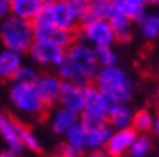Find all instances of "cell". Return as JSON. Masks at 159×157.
Instances as JSON below:
<instances>
[{
	"mask_svg": "<svg viewBox=\"0 0 159 157\" xmlns=\"http://www.w3.org/2000/svg\"><path fill=\"white\" fill-rule=\"evenodd\" d=\"M149 151H151V141H149V138L145 136L143 133L135 136V140L132 143V146H130L129 149V155L132 157H145L149 154Z\"/></svg>",
	"mask_w": 159,
	"mask_h": 157,
	"instance_id": "obj_28",
	"label": "cell"
},
{
	"mask_svg": "<svg viewBox=\"0 0 159 157\" xmlns=\"http://www.w3.org/2000/svg\"><path fill=\"white\" fill-rule=\"evenodd\" d=\"M57 101L61 107L72 111L76 114H80L84 111V87L69 80H61Z\"/></svg>",
	"mask_w": 159,
	"mask_h": 157,
	"instance_id": "obj_8",
	"label": "cell"
},
{
	"mask_svg": "<svg viewBox=\"0 0 159 157\" xmlns=\"http://www.w3.org/2000/svg\"><path fill=\"white\" fill-rule=\"evenodd\" d=\"M113 0H89V18H105L108 20V16L113 13ZM84 20V21H87ZM82 21V23H84Z\"/></svg>",
	"mask_w": 159,
	"mask_h": 157,
	"instance_id": "obj_25",
	"label": "cell"
},
{
	"mask_svg": "<svg viewBox=\"0 0 159 157\" xmlns=\"http://www.w3.org/2000/svg\"><path fill=\"white\" fill-rule=\"evenodd\" d=\"M52 23L68 31H76V26L79 24L71 5L68 2H63V0H53L52 2Z\"/></svg>",
	"mask_w": 159,
	"mask_h": 157,
	"instance_id": "obj_13",
	"label": "cell"
},
{
	"mask_svg": "<svg viewBox=\"0 0 159 157\" xmlns=\"http://www.w3.org/2000/svg\"><path fill=\"white\" fill-rule=\"evenodd\" d=\"M32 26H34V37L35 39L55 43L58 47L68 48L76 40V31L63 29V27L53 24V23H42V24H32Z\"/></svg>",
	"mask_w": 159,
	"mask_h": 157,
	"instance_id": "obj_7",
	"label": "cell"
},
{
	"mask_svg": "<svg viewBox=\"0 0 159 157\" xmlns=\"http://www.w3.org/2000/svg\"><path fill=\"white\" fill-rule=\"evenodd\" d=\"M66 58L68 61L84 76H87L93 80L97 71L100 69V64L95 58V51L90 43L84 40H74L66 48Z\"/></svg>",
	"mask_w": 159,
	"mask_h": 157,
	"instance_id": "obj_4",
	"label": "cell"
},
{
	"mask_svg": "<svg viewBox=\"0 0 159 157\" xmlns=\"http://www.w3.org/2000/svg\"><path fill=\"white\" fill-rule=\"evenodd\" d=\"M45 0H11L10 15H15L21 20L32 21L39 13Z\"/></svg>",
	"mask_w": 159,
	"mask_h": 157,
	"instance_id": "obj_18",
	"label": "cell"
},
{
	"mask_svg": "<svg viewBox=\"0 0 159 157\" xmlns=\"http://www.w3.org/2000/svg\"><path fill=\"white\" fill-rule=\"evenodd\" d=\"M113 7L130 21H138L146 13V5L142 0H113Z\"/></svg>",
	"mask_w": 159,
	"mask_h": 157,
	"instance_id": "obj_21",
	"label": "cell"
},
{
	"mask_svg": "<svg viewBox=\"0 0 159 157\" xmlns=\"http://www.w3.org/2000/svg\"><path fill=\"white\" fill-rule=\"evenodd\" d=\"M34 39L32 21L21 20L15 15H8L0 20V43L3 45V48L23 55L27 53Z\"/></svg>",
	"mask_w": 159,
	"mask_h": 157,
	"instance_id": "obj_2",
	"label": "cell"
},
{
	"mask_svg": "<svg viewBox=\"0 0 159 157\" xmlns=\"http://www.w3.org/2000/svg\"><path fill=\"white\" fill-rule=\"evenodd\" d=\"M132 117H134V111L125 103H114L111 104L106 114V122L111 128L120 130V128L132 127Z\"/></svg>",
	"mask_w": 159,
	"mask_h": 157,
	"instance_id": "obj_14",
	"label": "cell"
},
{
	"mask_svg": "<svg viewBox=\"0 0 159 157\" xmlns=\"http://www.w3.org/2000/svg\"><path fill=\"white\" fill-rule=\"evenodd\" d=\"M151 132H154V135L159 136V111L154 114V119H153V128H151Z\"/></svg>",
	"mask_w": 159,
	"mask_h": 157,
	"instance_id": "obj_34",
	"label": "cell"
},
{
	"mask_svg": "<svg viewBox=\"0 0 159 157\" xmlns=\"http://www.w3.org/2000/svg\"><path fill=\"white\" fill-rule=\"evenodd\" d=\"M153 119H154V114L149 109H140V111H137V112H134L132 128H134L137 133L151 132V128H153Z\"/></svg>",
	"mask_w": 159,
	"mask_h": 157,
	"instance_id": "obj_24",
	"label": "cell"
},
{
	"mask_svg": "<svg viewBox=\"0 0 159 157\" xmlns=\"http://www.w3.org/2000/svg\"><path fill=\"white\" fill-rule=\"evenodd\" d=\"M111 128L108 124L98 127V128H93V130L87 132V138H85V149H89L90 152H97V151H105L106 143L111 136Z\"/></svg>",
	"mask_w": 159,
	"mask_h": 157,
	"instance_id": "obj_19",
	"label": "cell"
},
{
	"mask_svg": "<svg viewBox=\"0 0 159 157\" xmlns=\"http://www.w3.org/2000/svg\"><path fill=\"white\" fill-rule=\"evenodd\" d=\"M11 8V0H0V20H3L5 16L10 15Z\"/></svg>",
	"mask_w": 159,
	"mask_h": 157,
	"instance_id": "obj_33",
	"label": "cell"
},
{
	"mask_svg": "<svg viewBox=\"0 0 159 157\" xmlns=\"http://www.w3.org/2000/svg\"><path fill=\"white\" fill-rule=\"evenodd\" d=\"M135 136H137V132L132 127L111 132V136H109V140L106 143V147H105L106 154L113 155V157H120V155L127 154L130 146H132V143H134V140H135Z\"/></svg>",
	"mask_w": 159,
	"mask_h": 157,
	"instance_id": "obj_10",
	"label": "cell"
},
{
	"mask_svg": "<svg viewBox=\"0 0 159 157\" xmlns=\"http://www.w3.org/2000/svg\"><path fill=\"white\" fill-rule=\"evenodd\" d=\"M58 154H60V155H64V157H76V155H80L76 149H74V147H71V146L66 144V143H63V144L60 146Z\"/></svg>",
	"mask_w": 159,
	"mask_h": 157,
	"instance_id": "obj_32",
	"label": "cell"
},
{
	"mask_svg": "<svg viewBox=\"0 0 159 157\" xmlns=\"http://www.w3.org/2000/svg\"><path fill=\"white\" fill-rule=\"evenodd\" d=\"M79 120L80 124L84 125V128L89 132V130H93V128H98V127H103L106 125V117H101V116H97V114H92V112H87V111H82L79 114Z\"/></svg>",
	"mask_w": 159,
	"mask_h": 157,
	"instance_id": "obj_29",
	"label": "cell"
},
{
	"mask_svg": "<svg viewBox=\"0 0 159 157\" xmlns=\"http://www.w3.org/2000/svg\"><path fill=\"white\" fill-rule=\"evenodd\" d=\"M95 85L106 93L111 103H129L134 96V84L129 74L120 69L117 64L114 66H103L97 71Z\"/></svg>",
	"mask_w": 159,
	"mask_h": 157,
	"instance_id": "obj_1",
	"label": "cell"
},
{
	"mask_svg": "<svg viewBox=\"0 0 159 157\" xmlns=\"http://www.w3.org/2000/svg\"><path fill=\"white\" fill-rule=\"evenodd\" d=\"M0 136L8 149H11L16 155L24 151V144L21 143L20 132H18V120L5 112H0Z\"/></svg>",
	"mask_w": 159,
	"mask_h": 157,
	"instance_id": "obj_12",
	"label": "cell"
},
{
	"mask_svg": "<svg viewBox=\"0 0 159 157\" xmlns=\"http://www.w3.org/2000/svg\"><path fill=\"white\" fill-rule=\"evenodd\" d=\"M16 154L11 151V149H8L7 147V151H3V152H0V157H15Z\"/></svg>",
	"mask_w": 159,
	"mask_h": 157,
	"instance_id": "obj_35",
	"label": "cell"
},
{
	"mask_svg": "<svg viewBox=\"0 0 159 157\" xmlns=\"http://www.w3.org/2000/svg\"><path fill=\"white\" fill-rule=\"evenodd\" d=\"M8 96H10L13 107L24 116L42 117L47 112V109H48L40 99L39 93L35 91L34 84H24V82L13 80Z\"/></svg>",
	"mask_w": 159,
	"mask_h": 157,
	"instance_id": "obj_3",
	"label": "cell"
},
{
	"mask_svg": "<svg viewBox=\"0 0 159 157\" xmlns=\"http://www.w3.org/2000/svg\"><path fill=\"white\" fill-rule=\"evenodd\" d=\"M72 8L74 15H76L79 24L89 18V0H69L68 2Z\"/></svg>",
	"mask_w": 159,
	"mask_h": 157,
	"instance_id": "obj_31",
	"label": "cell"
},
{
	"mask_svg": "<svg viewBox=\"0 0 159 157\" xmlns=\"http://www.w3.org/2000/svg\"><path fill=\"white\" fill-rule=\"evenodd\" d=\"M142 2L145 5H156V3H159V0H142Z\"/></svg>",
	"mask_w": 159,
	"mask_h": 157,
	"instance_id": "obj_36",
	"label": "cell"
},
{
	"mask_svg": "<svg viewBox=\"0 0 159 157\" xmlns=\"http://www.w3.org/2000/svg\"><path fill=\"white\" fill-rule=\"evenodd\" d=\"M27 53H29V56L34 63L42 64V66H53V68L58 66L66 58V48L39 39H34Z\"/></svg>",
	"mask_w": 159,
	"mask_h": 157,
	"instance_id": "obj_6",
	"label": "cell"
},
{
	"mask_svg": "<svg viewBox=\"0 0 159 157\" xmlns=\"http://www.w3.org/2000/svg\"><path fill=\"white\" fill-rule=\"evenodd\" d=\"M79 120V114L72 112V111H68L64 107H58L57 111H53V114L50 117V127L53 133L57 135H64L66 133V130L72 125L76 124Z\"/></svg>",
	"mask_w": 159,
	"mask_h": 157,
	"instance_id": "obj_17",
	"label": "cell"
},
{
	"mask_svg": "<svg viewBox=\"0 0 159 157\" xmlns=\"http://www.w3.org/2000/svg\"><path fill=\"white\" fill-rule=\"evenodd\" d=\"M79 40L90 43L92 47L113 45L116 42V35L108 20H105V18H90V20L80 23Z\"/></svg>",
	"mask_w": 159,
	"mask_h": 157,
	"instance_id": "obj_5",
	"label": "cell"
},
{
	"mask_svg": "<svg viewBox=\"0 0 159 157\" xmlns=\"http://www.w3.org/2000/svg\"><path fill=\"white\" fill-rule=\"evenodd\" d=\"M93 51H95V58L100 64V68L114 66L119 61L117 53L113 50V45H98V47H93Z\"/></svg>",
	"mask_w": 159,
	"mask_h": 157,
	"instance_id": "obj_26",
	"label": "cell"
},
{
	"mask_svg": "<svg viewBox=\"0 0 159 157\" xmlns=\"http://www.w3.org/2000/svg\"><path fill=\"white\" fill-rule=\"evenodd\" d=\"M156 95H157V98H159V85H157V90H156Z\"/></svg>",
	"mask_w": 159,
	"mask_h": 157,
	"instance_id": "obj_37",
	"label": "cell"
},
{
	"mask_svg": "<svg viewBox=\"0 0 159 157\" xmlns=\"http://www.w3.org/2000/svg\"><path fill=\"white\" fill-rule=\"evenodd\" d=\"M108 21H109L111 27H113L117 42L127 43V42L132 40V26H130L132 21H130L127 16H124L122 13L113 10V13L108 16Z\"/></svg>",
	"mask_w": 159,
	"mask_h": 157,
	"instance_id": "obj_16",
	"label": "cell"
},
{
	"mask_svg": "<svg viewBox=\"0 0 159 157\" xmlns=\"http://www.w3.org/2000/svg\"><path fill=\"white\" fill-rule=\"evenodd\" d=\"M60 85H61V79L58 76H53V74L37 76V79L34 82L35 91L39 93L40 99L45 103L47 107H50L57 103L58 93H60Z\"/></svg>",
	"mask_w": 159,
	"mask_h": 157,
	"instance_id": "obj_11",
	"label": "cell"
},
{
	"mask_svg": "<svg viewBox=\"0 0 159 157\" xmlns=\"http://www.w3.org/2000/svg\"><path fill=\"white\" fill-rule=\"evenodd\" d=\"M111 104L113 103L109 101L106 93H103L97 85L89 84L87 87H84V111L106 117Z\"/></svg>",
	"mask_w": 159,
	"mask_h": 157,
	"instance_id": "obj_9",
	"label": "cell"
},
{
	"mask_svg": "<svg viewBox=\"0 0 159 157\" xmlns=\"http://www.w3.org/2000/svg\"><path fill=\"white\" fill-rule=\"evenodd\" d=\"M140 24V32L146 40H154L159 37V15L157 13H145L137 21Z\"/></svg>",
	"mask_w": 159,
	"mask_h": 157,
	"instance_id": "obj_23",
	"label": "cell"
},
{
	"mask_svg": "<svg viewBox=\"0 0 159 157\" xmlns=\"http://www.w3.org/2000/svg\"><path fill=\"white\" fill-rule=\"evenodd\" d=\"M23 66V56L21 53L2 48L0 50V79L3 80H13L15 74Z\"/></svg>",
	"mask_w": 159,
	"mask_h": 157,
	"instance_id": "obj_15",
	"label": "cell"
},
{
	"mask_svg": "<svg viewBox=\"0 0 159 157\" xmlns=\"http://www.w3.org/2000/svg\"><path fill=\"white\" fill-rule=\"evenodd\" d=\"M64 136V143L69 144L71 147H74L79 154H82L85 151V138H87V130L84 128V125L80 124V120H77L76 124H72Z\"/></svg>",
	"mask_w": 159,
	"mask_h": 157,
	"instance_id": "obj_22",
	"label": "cell"
},
{
	"mask_svg": "<svg viewBox=\"0 0 159 157\" xmlns=\"http://www.w3.org/2000/svg\"><path fill=\"white\" fill-rule=\"evenodd\" d=\"M57 69V76L61 79V80H69V82H74L80 87H87L89 84H92V79L84 76L82 72H79L72 64L68 61V58H64L58 66H55Z\"/></svg>",
	"mask_w": 159,
	"mask_h": 157,
	"instance_id": "obj_20",
	"label": "cell"
},
{
	"mask_svg": "<svg viewBox=\"0 0 159 157\" xmlns=\"http://www.w3.org/2000/svg\"><path fill=\"white\" fill-rule=\"evenodd\" d=\"M18 132H20V138H21V143L24 144V149L31 151V152H40L42 146H40L39 138H37L29 128L18 122Z\"/></svg>",
	"mask_w": 159,
	"mask_h": 157,
	"instance_id": "obj_27",
	"label": "cell"
},
{
	"mask_svg": "<svg viewBox=\"0 0 159 157\" xmlns=\"http://www.w3.org/2000/svg\"><path fill=\"white\" fill-rule=\"evenodd\" d=\"M37 71L34 69V68H31V66H23L18 69V72L15 74V77H13V80H16V82H24V84H34L35 82V79H37Z\"/></svg>",
	"mask_w": 159,
	"mask_h": 157,
	"instance_id": "obj_30",
	"label": "cell"
}]
</instances>
